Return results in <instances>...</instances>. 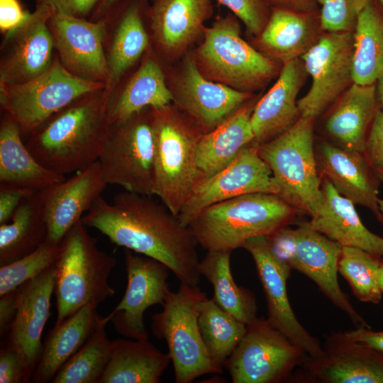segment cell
<instances>
[{
	"instance_id": "60d3db41",
	"label": "cell",
	"mask_w": 383,
	"mask_h": 383,
	"mask_svg": "<svg viewBox=\"0 0 383 383\" xmlns=\"http://www.w3.org/2000/svg\"><path fill=\"white\" fill-rule=\"evenodd\" d=\"M60 248V243L55 244L45 240L30 253L1 266L0 296L16 290L54 265Z\"/></svg>"
},
{
	"instance_id": "db71d44e",
	"label": "cell",
	"mask_w": 383,
	"mask_h": 383,
	"mask_svg": "<svg viewBox=\"0 0 383 383\" xmlns=\"http://www.w3.org/2000/svg\"><path fill=\"white\" fill-rule=\"evenodd\" d=\"M374 171L380 182L383 185V168H376L374 169ZM378 210L379 216L377 219L383 223V199H379L378 200Z\"/></svg>"
},
{
	"instance_id": "d6a6232c",
	"label": "cell",
	"mask_w": 383,
	"mask_h": 383,
	"mask_svg": "<svg viewBox=\"0 0 383 383\" xmlns=\"http://www.w3.org/2000/svg\"><path fill=\"white\" fill-rule=\"evenodd\" d=\"M170 362L148 339H116L99 383H159Z\"/></svg>"
},
{
	"instance_id": "d4e9b609",
	"label": "cell",
	"mask_w": 383,
	"mask_h": 383,
	"mask_svg": "<svg viewBox=\"0 0 383 383\" xmlns=\"http://www.w3.org/2000/svg\"><path fill=\"white\" fill-rule=\"evenodd\" d=\"M308 76L301 58L282 65L275 83L257 100L251 115L257 146L287 131L301 117L297 96Z\"/></svg>"
},
{
	"instance_id": "ab89813d",
	"label": "cell",
	"mask_w": 383,
	"mask_h": 383,
	"mask_svg": "<svg viewBox=\"0 0 383 383\" xmlns=\"http://www.w3.org/2000/svg\"><path fill=\"white\" fill-rule=\"evenodd\" d=\"M382 258L358 248L342 247L338 272L348 281L360 301L376 304L382 300L383 292L377 278Z\"/></svg>"
},
{
	"instance_id": "cb8c5ba5",
	"label": "cell",
	"mask_w": 383,
	"mask_h": 383,
	"mask_svg": "<svg viewBox=\"0 0 383 383\" xmlns=\"http://www.w3.org/2000/svg\"><path fill=\"white\" fill-rule=\"evenodd\" d=\"M148 5L147 0H120L101 18L113 30L105 48L109 72L106 87L112 92L149 46L144 21Z\"/></svg>"
},
{
	"instance_id": "7c38bea8",
	"label": "cell",
	"mask_w": 383,
	"mask_h": 383,
	"mask_svg": "<svg viewBox=\"0 0 383 383\" xmlns=\"http://www.w3.org/2000/svg\"><path fill=\"white\" fill-rule=\"evenodd\" d=\"M305 354L267 318L257 317L224 367L233 383H274L287 378Z\"/></svg>"
},
{
	"instance_id": "3957f363",
	"label": "cell",
	"mask_w": 383,
	"mask_h": 383,
	"mask_svg": "<svg viewBox=\"0 0 383 383\" xmlns=\"http://www.w3.org/2000/svg\"><path fill=\"white\" fill-rule=\"evenodd\" d=\"M299 211L277 194L251 193L213 204L188 224L206 251H233L289 226Z\"/></svg>"
},
{
	"instance_id": "f5cc1de1",
	"label": "cell",
	"mask_w": 383,
	"mask_h": 383,
	"mask_svg": "<svg viewBox=\"0 0 383 383\" xmlns=\"http://www.w3.org/2000/svg\"><path fill=\"white\" fill-rule=\"evenodd\" d=\"M119 1L120 0H101L92 13L91 20H99L105 16L112 7Z\"/></svg>"
},
{
	"instance_id": "9a60e30c",
	"label": "cell",
	"mask_w": 383,
	"mask_h": 383,
	"mask_svg": "<svg viewBox=\"0 0 383 383\" xmlns=\"http://www.w3.org/2000/svg\"><path fill=\"white\" fill-rule=\"evenodd\" d=\"M127 286L123 296L104 320L131 339H148L143 315L150 306L165 303L170 291L169 268L153 258L124 249Z\"/></svg>"
},
{
	"instance_id": "7bdbcfd3",
	"label": "cell",
	"mask_w": 383,
	"mask_h": 383,
	"mask_svg": "<svg viewBox=\"0 0 383 383\" xmlns=\"http://www.w3.org/2000/svg\"><path fill=\"white\" fill-rule=\"evenodd\" d=\"M214 1L228 9L243 22L246 31L254 38L263 30L272 13L269 0Z\"/></svg>"
},
{
	"instance_id": "9f6ffc18",
	"label": "cell",
	"mask_w": 383,
	"mask_h": 383,
	"mask_svg": "<svg viewBox=\"0 0 383 383\" xmlns=\"http://www.w3.org/2000/svg\"><path fill=\"white\" fill-rule=\"evenodd\" d=\"M377 278L379 286L382 292H383V257L382 258L380 265L377 270Z\"/></svg>"
},
{
	"instance_id": "5b68a950",
	"label": "cell",
	"mask_w": 383,
	"mask_h": 383,
	"mask_svg": "<svg viewBox=\"0 0 383 383\" xmlns=\"http://www.w3.org/2000/svg\"><path fill=\"white\" fill-rule=\"evenodd\" d=\"M86 227L82 220L78 221L60 243L55 264V325L80 308L90 304L98 306L115 294L109 277L116 260L98 248L96 239Z\"/></svg>"
},
{
	"instance_id": "f35d334b",
	"label": "cell",
	"mask_w": 383,
	"mask_h": 383,
	"mask_svg": "<svg viewBox=\"0 0 383 383\" xmlns=\"http://www.w3.org/2000/svg\"><path fill=\"white\" fill-rule=\"evenodd\" d=\"M104 317L83 345L61 367L52 383H99L111 352Z\"/></svg>"
},
{
	"instance_id": "816d5d0a",
	"label": "cell",
	"mask_w": 383,
	"mask_h": 383,
	"mask_svg": "<svg viewBox=\"0 0 383 383\" xmlns=\"http://www.w3.org/2000/svg\"><path fill=\"white\" fill-rule=\"evenodd\" d=\"M272 7L285 8L303 11L319 10L316 0H269Z\"/></svg>"
},
{
	"instance_id": "d6986e66",
	"label": "cell",
	"mask_w": 383,
	"mask_h": 383,
	"mask_svg": "<svg viewBox=\"0 0 383 383\" xmlns=\"http://www.w3.org/2000/svg\"><path fill=\"white\" fill-rule=\"evenodd\" d=\"M51 9L35 6L16 28L4 34L0 82L18 84L45 72L54 61L55 43L48 26Z\"/></svg>"
},
{
	"instance_id": "ba28073f",
	"label": "cell",
	"mask_w": 383,
	"mask_h": 383,
	"mask_svg": "<svg viewBox=\"0 0 383 383\" xmlns=\"http://www.w3.org/2000/svg\"><path fill=\"white\" fill-rule=\"evenodd\" d=\"M206 296L197 286L180 282L177 292H168L163 309L152 316V333L167 343L176 383L221 373L209 357L199 326L198 304Z\"/></svg>"
},
{
	"instance_id": "1f68e13d",
	"label": "cell",
	"mask_w": 383,
	"mask_h": 383,
	"mask_svg": "<svg viewBox=\"0 0 383 383\" xmlns=\"http://www.w3.org/2000/svg\"><path fill=\"white\" fill-rule=\"evenodd\" d=\"M173 102L164 72L154 57H147L122 89L113 91L107 110L110 125L124 121L146 108L160 109Z\"/></svg>"
},
{
	"instance_id": "c3c4849f",
	"label": "cell",
	"mask_w": 383,
	"mask_h": 383,
	"mask_svg": "<svg viewBox=\"0 0 383 383\" xmlns=\"http://www.w3.org/2000/svg\"><path fill=\"white\" fill-rule=\"evenodd\" d=\"M30 12L23 9L19 0H0V30L4 34L18 27Z\"/></svg>"
},
{
	"instance_id": "7402d4cb",
	"label": "cell",
	"mask_w": 383,
	"mask_h": 383,
	"mask_svg": "<svg viewBox=\"0 0 383 383\" xmlns=\"http://www.w3.org/2000/svg\"><path fill=\"white\" fill-rule=\"evenodd\" d=\"M211 0H151L147 10L157 50L168 60L182 55L213 14Z\"/></svg>"
},
{
	"instance_id": "277c9868",
	"label": "cell",
	"mask_w": 383,
	"mask_h": 383,
	"mask_svg": "<svg viewBox=\"0 0 383 383\" xmlns=\"http://www.w3.org/2000/svg\"><path fill=\"white\" fill-rule=\"evenodd\" d=\"M192 56L207 79L250 94L277 77L282 67L241 38L239 19L232 13L218 15L204 27L203 41Z\"/></svg>"
},
{
	"instance_id": "44dd1931",
	"label": "cell",
	"mask_w": 383,
	"mask_h": 383,
	"mask_svg": "<svg viewBox=\"0 0 383 383\" xmlns=\"http://www.w3.org/2000/svg\"><path fill=\"white\" fill-rule=\"evenodd\" d=\"M99 161L40 190L46 240L60 244L106 187Z\"/></svg>"
},
{
	"instance_id": "f6af8a7d",
	"label": "cell",
	"mask_w": 383,
	"mask_h": 383,
	"mask_svg": "<svg viewBox=\"0 0 383 383\" xmlns=\"http://www.w3.org/2000/svg\"><path fill=\"white\" fill-rule=\"evenodd\" d=\"M364 152L374 169L383 168V111L380 108L369 130Z\"/></svg>"
},
{
	"instance_id": "603a6c76",
	"label": "cell",
	"mask_w": 383,
	"mask_h": 383,
	"mask_svg": "<svg viewBox=\"0 0 383 383\" xmlns=\"http://www.w3.org/2000/svg\"><path fill=\"white\" fill-rule=\"evenodd\" d=\"M55 274L54 265L17 289L16 311L7 344L22 352L31 378L43 351L41 336L50 315Z\"/></svg>"
},
{
	"instance_id": "83f0119b",
	"label": "cell",
	"mask_w": 383,
	"mask_h": 383,
	"mask_svg": "<svg viewBox=\"0 0 383 383\" xmlns=\"http://www.w3.org/2000/svg\"><path fill=\"white\" fill-rule=\"evenodd\" d=\"M323 200L309 224L342 246L362 249L383 257V237L366 228L353 201L340 195L323 178Z\"/></svg>"
},
{
	"instance_id": "2e32d148",
	"label": "cell",
	"mask_w": 383,
	"mask_h": 383,
	"mask_svg": "<svg viewBox=\"0 0 383 383\" xmlns=\"http://www.w3.org/2000/svg\"><path fill=\"white\" fill-rule=\"evenodd\" d=\"M48 26L61 64L76 76L108 83L109 72L105 51L106 24L51 10Z\"/></svg>"
},
{
	"instance_id": "bcb514c9",
	"label": "cell",
	"mask_w": 383,
	"mask_h": 383,
	"mask_svg": "<svg viewBox=\"0 0 383 383\" xmlns=\"http://www.w3.org/2000/svg\"><path fill=\"white\" fill-rule=\"evenodd\" d=\"M37 192L27 187L0 184V224L10 221L20 204Z\"/></svg>"
},
{
	"instance_id": "e575fe53",
	"label": "cell",
	"mask_w": 383,
	"mask_h": 383,
	"mask_svg": "<svg viewBox=\"0 0 383 383\" xmlns=\"http://www.w3.org/2000/svg\"><path fill=\"white\" fill-rule=\"evenodd\" d=\"M231 251H207L199 261V272L212 285L213 299L223 309L248 325L257 318L255 295L238 286L231 270Z\"/></svg>"
},
{
	"instance_id": "4316f807",
	"label": "cell",
	"mask_w": 383,
	"mask_h": 383,
	"mask_svg": "<svg viewBox=\"0 0 383 383\" xmlns=\"http://www.w3.org/2000/svg\"><path fill=\"white\" fill-rule=\"evenodd\" d=\"M322 33L319 10L303 11L272 7L265 27L255 38V42L257 50L283 65L301 58Z\"/></svg>"
},
{
	"instance_id": "ac0fdd59",
	"label": "cell",
	"mask_w": 383,
	"mask_h": 383,
	"mask_svg": "<svg viewBox=\"0 0 383 383\" xmlns=\"http://www.w3.org/2000/svg\"><path fill=\"white\" fill-rule=\"evenodd\" d=\"M242 248L251 255L255 263L267 300L269 322L306 355L320 356L323 346L301 326L289 303L287 281L291 267L272 252L266 236L250 238Z\"/></svg>"
},
{
	"instance_id": "8fae6325",
	"label": "cell",
	"mask_w": 383,
	"mask_h": 383,
	"mask_svg": "<svg viewBox=\"0 0 383 383\" xmlns=\"http://www.w3.org/2000/svg\"><path fill=\"white\" fill-rule=\"evenodd\" d=\"M104 181L125 191L154 195V133L152 108L110 125L98 160Z\"/></svg>"
},
{
	"instance_id": "484cf974",
	"label": "cell",
	"mask_w": 383,
	"mask_h": 383,
	"mask_svg": "<svg viewBox=\"0 0 383 383\" xmlns=\"http://www.w3.org/2000/svg\"><path fill=\"white\" fill-rule=\"evenodd\" d=\"M317 163L335 190L354 204L370 209L377 218L380 182L364 152L350 150L322 141Z\"/></svg>"
},
{
	"instance_id": "74e56055",
	"label": "cell",
	"mask_w": 383,
	"mask_h": 383,
	"mask_svg": "<svg viewBox=\"0 0 383 383\" xmlns=\"http://www.w3.org/2000/svg\"><path fill=\"white\" fill-rule=\"evenodd\" d=\"M198 323L209 357L222 372L226 360L245 335L247 325L207 296L198 304Z\"/></svg>"
},
{
	"instance_id": "ffe728a7",
	"label": "cell",
	"mask_w": 383,
	"mask_h": 383,
	"mask_svg": "<svg viewBox=\"0 0 383 383\" xmlns=\"http://www.w3.org/2000/svg\"><path fill=\"white\" fill-rule=\"evenodd\" d=\"M304 359L307 379L323 383H383V353L348 339L343 333L331 334L318 357Z\"/></svg>"
},
{
	"instance_id": "4dcf8cb0",
	"label": "cell",
	"mask_w": 383,
	"mask_h": 383,
	"mask_svg": "<svg viewBox=\"0 0 383 383\" xmlns=\"http://www.w3.org/2000/svg\"><path fill=\"white\" fill-rule=\"evenodd\" d=\"M97 306L87 304L55 325L47 335L31 382H51L61 367L83 345L100 324Z\"/></svg>"
},
{
	"instance_id": "f546056e",
	"label": "cell",
	"mask_w": 383,
	"mask_h": 383,
	"mask_svg": "<svg viewBox=\"0 0 383 383\" xmlns=\"http://www.w3.org/2000/svg\"><path fill=\"white\" fill-rule=\"evenodd\" d=\"M257 100L252 97L217 128L201 135L196 152V181L219 172L255 143L250 118Z\"/></svg>"
},
{
	"instance_id": "b9f144b4",
	"label": "cell",
	"mask_w": 383,
	"mask_h": 383,
	"mask_svg": "<svg viewBox=\"0 0 383 383\" xmlns=\"http://www.w3.org/2000/svg\"><path fill=\"white\" fill-rule=\"evenodd\" d=\"M373 0H316L323 32L354 30L361 12Z\"/></svg>"
},
{
	"instance_id": "8992f818",
	"label": "cell",
	"mask_w": 383,
	"mask_h": 383,
	"mask_svg": "<svg viewBox=\"0 0 383 383\" xmlns=\"http://www.w3.org/2000/svg\"><path fill=\"white\" fill-rule=\"evenodd\" d=\"M154 195L178 215L198 177L196 152L203 134L174 104L152 109Z\"/></svg>"
},
{
	"instance_id": "e0dca14e",
	"label": "cell",
	"mask_w": 383,
	"mask_h": 383,
	"mask_svg": "<svg viewBox=\"0 0 383 383\" xmlns=\"http://www.w3.org/2000/svg\"><path fill=\"white\" fill-rule=\"evenodd\" d=\"M172 88L174 104L203 133L217 128L253 97L252 94L207 79L198 69L192 55L184 58Z\"/></svg>"
},
{
	"instance_id": "ee69618b",
	"label": "cell",
	"mask_w": 383,
	"mask_h": 383,
	"mask_svg": "<svg viewBox=\"0 0 383 383\" xmlns=\"http://www.w3.org/2000/svg\"><path fill=\"white\" fill-rule=\"evenodd\" d=\"M30 382L23 354L17 348L6 344L0 352V383Z\"/></svg>"
},
{
	"instance_id": "5bb4252c",
	"label": "cell",
	"mask_w": 383,
	"mask_h": 383,
	"mask_svg": "<svg viewBox=\"0 0 383 383\" xmlns=\"http://www.w3.org/2000/svg\"><path fill=\"white\" fill-rule=\"evenodd\" d=\"M277 195L272 172L253 143L244 148L226 167L208 177L198 179L184 201L177 218L188 226L204 209L240 195L251 193Z\"/></svg>"
},
{
	"instance_id": "9c48e42d",
	"label": "cell",
	"mask_w": 383,
	"mask_h": 383,
	"mask_svg": "<svg viewBox=\"0 0 383 383\" xmlns=\"http://www.w3.org/2000/svg\"><path fill=\"white\" fill-rule=\"evenodd\" d=\"M106 87V84L82 79L55 58L39 76L18 84L0 82V104L28 138L48 118L76 99Z\"/></svg>"
},
{
	"instance_id": "d590c367",
	"label": "cell",
	"mask_w": 383,
	"mask_h": 383,
	"mask_svg": "<svg viewBox=\"0 0 383 383\" xmlns=\"http://www.w3.org/2000/svg\"><path fill=\"white\" fill-rule=\"evenodd\" d=\"M47 237L40 191L26 199L10 221L0 224V266L30 253Z\"/></svg>"
},
{
	"instance_id": "836d02e7",
	"label": "cell",
	"mask_w": 383,
	"mask_h": 383,
	"mask_svg": "<svg viewBox=\"0 0 383 383\" xmlns=\"http://www.w3.org/2000/svg\"><path fill=\"white\" fill-rule=\"evenodd\" d=\"M65 179L43 166L32 155L19 128L6 113L0 124V184L42 190Z\"/></svg>"
},
{
	"instance_id": "4fadbf2b",
	"label": "cell",
	"mask_w": 383,
	"mask_h": 383,
	"mask_svg": "<svg viewBox=\"0 0 383 383\" xmlns=\"http://www.w3.org/2000/svg\"><path fill=\"white\" fill-rule=\"evenodd\" d=\"M353 32H323L302 57L311 77L307 93L298 100L301 116L316 119L353 84Z\"/></svg>"
},
{
	"instance_id": "6da1fadb",
	"label": "cell",
	"mask_w": 383,
	"mask_h": 383,
	"mask_svg": "<svg viewBox=\"0 0 383 383\" xmlns=\"http://www.w3.org/2000/svg\"><path fill=\"white\" fill-rule=\"evenodd\" d=\"M115 245L157 260L180 281H200L199 245L192 231L152 196L124 192L112 203L99 196L82 218Z\"/></svg>"
},
{
	"instance_id": "11a10c76",
	"label": "cell",
	"mask_w": 383,
	"mask_h": 383,
	"mask_svg": "<svg viewBox=\"0 0 383 383\" xmlns=\"http://www.w3.org/2000/svg\"><path fill=\"white\" fill-rule=\"evenodd\" d=\"M377 95L379 108L383 111V72L376 82Z\"/></svg>"
},
{
	"instance_id": "f1b7e54d",
	"label": "cell",
	"mask_w": 383,
	"mask_h": 383,
	"mask_svg": "<svg viewBox=\"0 0 383 383\" xmlns=\"http://www.w3.org/2000/svg\"><path fill=\"white\" fill-rule=\"evenodd\" d=\"M379 108L376 83H353L334 101L325 129L340 147L364 152L366 138Z\"/></svg>"
},
{
	"instance_id": "52a82bcc",
	"label": "cell",
	"mask_w": 383,
	"mask_h": 383,
	"mask_svg": "<svg viewBox=\"0 0 383 383\" xmlns=\"http://www.w3.org/2000/svg\"><path fill=\"white\" fill-rule=\"evenodd\" d=\"M315 118L301 116L287 131L257 146L259 155L271 170L277 195L312 216L323 200L313 145Z\"/></svg>"
},
{
	"instance_id": "6f0895ef",
	"label": "cell",
	"mask_w": 383,
	"mask_h": 383,
	"mask_svg": "<svg viewBox=\"0 0 383 383\" xmlns=\"http://www.w3.org/2000/svg\"><path fill=\"white\" fill-rule=\"evenodd\" d=\"M380 1L383 4V0H380Z\"/></svg>"
},
{
	"instance_id": "7a4b0ae2",
	"label": "cell",
	"mask_w": 383,
	"mask_h": 383,
	"mask_svg": "<svg viewBox=\"0 0 383 383\" xmlns=\"http://www.w3.org/2000/svg\"><path fill=\"white\" fill-rule=\"evenodd\" d=\"M111 93L104 87L55 113L26 139L29 151L43 166L62 175L98 161L110 127L107 110Z\"/></svg>"
},
{
	"instance_id": "7dc6e473",
	"label": "cell",
	"mask_w": 383,
	"mask_h": 383,
	"mask_svg": "<svg viewBox=\"0 0 383 383\" xmlns=\"http://www.w3.org/2000/svg\"><path fill=\"white\" fill-rule=\"evenodd\" d=\"M101 0H35V6H45L79 18H87L92 14Z\"/></svg>"
},
{
	"instance_id": "f907efd6",
	"label": "cell",
	"mask_w": 383,
	"mask_h": 383,
	"mask_svg": "<svg viewBox=\"0 0 383 383\" xmlns=\"http://www.w3.org/2000/svg\"><path fill=\"white\" fill-rule=\"evenodd\" d=\"M17 289L0 296L1 336H2L8 329L9 330L14 319L16 311Z\"/></svg>"
},
{
	"instance_id": "8d00e7d4",
	"label": "cell",
	"mask_w": 383,
	"mask_h": 383,
	"mask_svg": "<svg viewBox=\"0 0 383 383\" xmlns=\"http://www.w3.org/2000/svg\"><path fill=\"white\" fill-rule=\"evenodd\" d=\"M353 79L376 83L383 72V4L373 0L361 12L353 30Z\"/></svg>"
},
{
	"instance_id": "30bf717a",
	"label": "cell",
	"mask_w": 383,
	"mask_h": 383,
	"mask_svg": "<svg viewBox=\"0 0 383 383\" xmlns=\"http://www.w3.org/2000/svg\"><path fill=\"white\" fill-rule=\"evenodd\" d=\"M272 252L291 269L306 275L357 326L370 328L358 313L338 281L342 245L302 222L266 236Z\"/></svg>"
},
{
	"instance_id": "681fc988",
	"label": "cell",
	"mask_w": 383,
	"mask_h": 383,
	"mask_svg": "<svg viewBox=\"0 0 383 383\" xmlns=\"http://www.w3.org/2000/svg\"><path fill=\"white\" fill-rule=\"evenodd\" d=\"M343 335L350 340L366 344L383 353V331H374L371 328L357 326Z\"/></svg>"
}]
</instances>
